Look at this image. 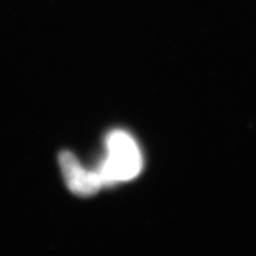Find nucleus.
Wrapping results in <instances>:
<instances>
[{
	"label": "nucleus",
	"instance_id": "obj_2",
	"mask_svg": "<svg viewBox=\"0 0 256 256\" xmlns=\"http://www.w3.org/2000/svg\"><path fill=\"white\" fill-rule=\"evenodd\" d=\"M59 164L68 189L79 196H90L99 192L104 184L98 172L84 169L70 151L59 154Z\"/></svg>",
	"mask_w": 256,
	"mask_h": 256
},
{
	"label": "nucleus",
	"instance_id": "obj_1",
	"mask_svg": "<svg viewBox=\"0 0 256 256\" xmlns=\"http://www.w3.org/2000/svg\"><path fill=\"white\" fill-rule=\"evenodd\" d=\"M108 156L98 171L104 184L135 178L142 167V156L134 138L122 130H114L106 138Z\"/></svg>",
	"mask_w": 256,
	"mask_h": 256
}]
</instances>
